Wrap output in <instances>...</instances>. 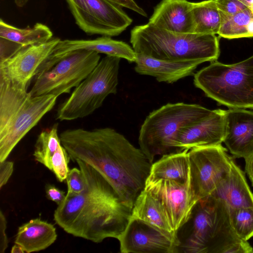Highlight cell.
Masks as SVG:
<instances>
[{
	"instance_id": "1",
	"label": "cell",
	"mask_w": 253,
	"mask_h": 253,
	"mask_svg": "<svg viewBox=\"0 0 253 253\" xmlns=\"http://www.w3.org/2000/svg\"><path fill=\"white\" fill-rule=\"evenodd\" d=\"M59 136L73 162L81 160L95 169L132 209L152 164L140 148L110 127L68 129Z\"/></svg>"
},
{
	"instance_id": "2",
	"label": "cell",
	"mask_w": 253,
	"mask_h": 253,
	"mask_svg": "<svg viewBox=\"0 0 253 253\" xmlns=\"http://www.w3.org/2000/svg\"><path fill=\"white\" fill-rule=\"evenodd\" d=\"M75 162L82 171L84 189L78 194L66 195L54 211V221L67 233L94 243L118 239L132 209L95 169L81 160Z\"/></svg>"
},
{
	"instance_id": "3",
	"label": "cell",
	"mask_w": 253,
	"mask_h": 253,
	"mask_svg": "<svg viewBox=\"0 0 253 253\" xmlns=\"http://www.w3.org/2000/svg\"><path fill=\"white\" fill-rule=\"evenodd\" d=\"M177 253H252L232 227L229 208L211 195L198 200L187 221L176 232Z\"/></svg>"
},
{
	"instance_id": "4",
	"label": "cell",
	"mask_w": 253,
	"mask_h": 253,
	"mask_svg": "<svg viewBox=\"0 0 253 253\" xmlns=\"http://www.w3.org/2000/svg\"><path fill=\"white\" fill-rule=\"evenodd\" d=\"M130 42L136 53L171 62H211L220 53L215 34L173 32L149 23L135 26Z\"/></svg>"
},
{
	"instance_id": "5",
	"label": "cell",
	"mask_w": 253,
	"mask_h": 253,
	"mask_svg": "<svg viewBox=\"0 0 253 253\" xmlns=\"http://www.w3.org/2000/svg\"><path fill=\"white\" fill-rule=\"evenodd\" d=\"M57 97L33 96L27 88L0 77V162L5 161L21 140L51 111Z\"/></svg>"
},
{
	"instance_id": "6",
	"label": "cell",
	"mask_w": 253,
	"mask_h": 253,
	"mask_svg": "<svg viewBox=\"0 0 253 253\" xmlns=\"http://www.w3.org/2000/svg\"><path fill=\"white\" fill-rule=\"evenodd\" d=\"M213 111L183 102L162 106L151 112L142 124L138 137L140 149L152 164L156 156L179 152L176 141L180 132Z\"/></svg>"
},
{
	"instance_id": "7",
	"label": "cell",
	"mask_w": 253,
	"mask_h": 253,
	"mask_svg": "<svg viewBox=\"0 0 253 253\" xmlns=\"http://www.w3.org/2000/svg\"><path fill=\"white\" fill-rule=\"evenodd\" d=\"M194 84L219 104L253 109V55L232 64L211 62L194 75Z\"/></svg>"
},
{
	"instance_id": "8",
	"label": "cell",
	"mask_w": 253,
	"mask_h": 253,
	"mask_svg": "<svg viewBox=\"0 0 253 253\" xmlns=\"http://www.w3.org/2000/svg\"><path fill=\"white\" fill-rule=\"evenodd\" d=\"M121 58L106 55L58 108L56 119L72 121L87 117L100 108L105 98L116 94Z\"/></svg>"
},
{
	"instance_id": "9",
	"label": "cell",
	"mask_w": 253,
	"mask_h": 253,
	"mask_svg": "<svg viewBox=\"0 0 253 253\" xmlns=\"http://www.w3.org/2000/svg\"><path fill=\"white\" fill-rule=\"evenodd\" d=\"M100 60L99 53L84 49L70 52L52 65L41 70L32 88L33 96L46 94L57 97L69 93L92 72Z\"/></svg>"
},
{
	"instance_id": "10",
	"label": "cell",
	"mask_w": 253,
	"mask_h": 253,
	"mask_svg": "<svg viewBox=\"0 0 253 253\" xmlns=\"http://www.w3.org/2000/svg\"><path fill=\"white\" fill-rule=\"evenodd\" d=\"M79 28L88 35H119L132 20L122 7L108 0H65Z\"/></svg>"
},
{
	"instance_id": "11",
	"label": "cell",
	"mask_w": 253,
	"mask_h": 253,
	"mask_svg": "<svg viewBox=\"0 0 253 253\" xmlns=\"http://www.w3.org/2000/svg\"><path fill=\"white\" fill-rule=\"evenodd\" d=\"M227 152L221 144L189 150L190 185L196 201L211 195L229 173L233 158Z\"/></svg>"
},
{
	"instance_id": "12",
	"label": "cell",
	"mask_w": 253,
	"mask_h": 253,
	"mask_svg": "<svg viewBox=\"0 0 253 253\" xmlns=\"http://www.w3.org/2000/svg\"><path fill=\"white\" fill-rule=\"evenodd\" d=\"M117 239L122 253H177L176 235L134 217H130Z\"/></svg>"
},
{
	"instance_id": "13",
	"label": "cell",
	"mask_w": 253,
	"mask_h": 253,
	"mask_svg": "<svg viewBox=\"0 0 253 253\" xmlns=\"http://www.w3.org/2000/svg\"><path fill=\"white\" fill-rule=\"evenodd\" d=\"M53 37L42 43L24 47L10 57L0 61V77L19 87L28 88L31 80L60 41Z\"/></svg>"
},
{
	"instance_id": "14",
	"label": "cell",
	"mask_w": 253,
	"mask_h": 253,
	"mask_svg": "<svg viewBox=\"0 0 253 253\" xmlns=\"http://www.w3.org/2000/svg\"><path fill=\"white\" fill-rule=\"evenodd\" d=\"M144 189L160 200L176 232L188 220L197 202L190 179L181 183L171 180L147 179Z\"/></svg>"
},
{
	"instance_id": "15",
	"label": "cell",
	"mask_w": 253,
	"mask_h": 253,
	"mask_svg": "<svg viewBox=\"0 0 253 253\" xmlns=\"http://www.w3.org/2000/svg\"><path fill=\"white\" fill-rule=\"evenodd\" d=\"M81 49L125 59L129 62H135L136 60V53L128 44L113 40L110 37L102 36L93 40H60L42 67H49L66 54Z\"/></svg>"
},
{
	"instance_id": "16",
	"label": "cell",
	"mask_w": 253,
	"mask_h": 253,
	"mask_svg": "<svg viewBox=\"0 0 253 253\" xmlns=\"http://www.w3.org/2000/svg\"><path fill=\"white\" fill-rule=\"evenodd\" d=\"M225 121L223 142L233 158H246L253 152V111L229 108Z\"/></svg>"
},
{
	"instance_id": "17",
	"label": "cell",
	"mask_w": 253,
	"mask_h": 253,
	"mask_svg": "<svg viewBox=\"0 0 253 253\" xmlns=\"http://www.w3.org/2000/svg\"><path fill=\"white\" fill-rule=\"evenodd\" d=\"M225 110H214L206 118L183 129L176 141L179 152L221 144L225 135Z\"/></svg>"
},
{
	"instance_id": "18",
	"label": "cell",
	"mask_w": 253,
	"mask_h": 253,
	"mask_svg": "<svg viewBox=\"0 0 253 253\" xmlns=\"http://www.w3.org/2000/svg\"><path fill=\"white\" fill-rule=\"evenodd\" d=\"M148 23L171 32L193 33L192 2L187 0H162L154 8Z\"/></svg>"
},
{
	"instance_id": "19",
	"label": "cell",
	"mask_w": 253,
	"mask_h": 253,
	"mask_svg": "<svg viewBox=\"0 0 253 253\" xmlns=\"http://www.w3.org/2000/svg\"><path fill=\"white\" fill-rule=\"evenodd\" d=\"M211 195L223 201L229 209L253 208V193L247 183L244 172L234 160L229 173Z\"/></svg>"
},
{
	"instance_id": "20",
	"label": "cell",
	"mask_w": 253,
	"mask_h": 253,
	"mask_svg": "<svg viewBox=\"0 0 253 253\" xmlns=\"http://www.w3.org/2000/svg\"><path fill=\"white\" fill-rule=\"evenodd\" d=\"M135 72L155 77L159 82L171 84L191 76L201 63L197 62H171L136 53Z\"/></svg>"
},
{
	"instance_id": "21",
	"label": "cell",
	"mask_w": 253,
	"mask_h": 253,
	"mask_svg": "<svg viewBox=\"0 0 253 253\" xmlns=\"http://www.w3.org/2000/svg\"><path fill=\"white\" fill-rule=\"evenodd\" d=\"M57 237L53 224L37 218L19 227L14 243L30 253L45 250L56 241Z\"/></svg>"
},
{
	"instance_id": "22",
	"label": "cell",
	"mask_w": 253,
	"mask_h": 253,
	"mask_svg": "<svg viewBox=\"0 0 253 253\" xmlns=\"http://www.w3.org/2000/svg\"><path fill=\"white\" fill-rule=\"evenodd\" d=\"M131 217L144 220L168 233L176 235L160 200L145 189L137 197Z\"/></svg>"
},
{
	"instance_id": "23",
	"label": "cell",
	"mask_w": 253,
	"mask_h": 253,
	"mask_svg": "<svg viewBox=\"0 0 253 253\" xmlns=\"http://www.w3.org/2000/svg\"><path fill=\"white\" fill-rule=\"evenodd\" d=\"M188 150L162 156L152 163L147 179H166L185 183L190 179V165Z\"/></svg>"
},
{
	"instance_id": "24",
	"label": "cell",
	"mask_w": 253,
	"mask_h": 253,
	"mask_svg": "<svg viewBox=\"0 0 253 253\" xmlns=\"http://www.w3.org/2000/svg\"><path fill=\"white\" fill-rule=\"evenodd\" d=\"M0 37L17 42L24 47L45 42L53 38L46 25L37 23L33 27L19 28L0 20Z\"/></svg>"
},
{
	"instance_id": "25",
	"label": "cell",
	"mask_w": 253,
	"mask_h": 253,
	"mask_svg": "<svg viewBox=\"0 0 253 253\" xmlns=\"http://www.w3.org/2000/svg\"><path fill=\"white\" fill-rule=\"evenodd\" d=\"M194 23L193 33L217 34L220 26V16L216 0L192 2Z\"/></svg>"
},
{
	"instance_id": "26",
	"label": "cell",
	"mask_w": 253,
	"mask_h": 253,
	"mask_svg": "<svg viewBox=\"0 0 253 253\" xmlns=\"http://www.w3.org/2000/svg\"><path fill=\"white\" fill-rule=\"evenodd\" d=\"M220 16L218 35L232 39L253 37V13L249 8L234 14Z\"/></svg>"
},
{
	"instance_id": "27",
	"label": "cell",
	"mask_w": 253,
	"mask_h": 253,
	"mask_svg": "<svg viewBox=\"0 0 253 253\" xmlns=\"http://www.w3.org/2000/svg\"><path fill=\"white\" fill-rule=\"evenodd\" d=\"M61 144L57 124L43 130L38 136L35 143L33 154L35 160L50 170L51 158Z\"/></svg>"
},
{
	"instance_id": "28",
	"label": "cell",
	"mask_w": 253,
	"mask_h": 253,
	"mask_svg": "<svg viewBox=\"0 0 253 253\" xmlns=\"http://www.w3.org/2000/svg\"><path fill=\"white\" fill-rule=\"evenodd\" d=\"M232 227L237 236L248 241L253 236V208L229 209Z\"/></svg>"
},
{
	"instance_id": "29",
	"label": "cell",
	"mask_w": 253,
	"mask_h": 253,
	"mask_svg": "<svg viewBox=\"0 0 253 253\" xmlns=\"http://www.w3.org/2000/svg\"><path fill=\"white\" fill-rule=\"evenodd\" d=\"M70 156L66 149L61 144L51 158L52 171L60 182L66 180L70 171L68 167Z\"/></svg>"
},
{
	"instance_id": "30",
	"label": "cell",
	"mask_w": 253,
	"mask_h": 253,
	"mask_svg": "<svg viewBox=\"0 0 253 253\" xmlns=\"http://www.w3.org/2000/svg\"><path fill=\"white\" fill-rule=\"evenodd\" d=\"M66 180L68 187L67 195L78 194L84 189V180L80 169L74 168L70 170Z\"/></svg>"
},
{
	"instance_id": "31",
	"label": "cell",
	"mask_w": 253,
	"mask_h": 253,
	"mask_svg": "<svg viewBox=\"0 0 253 253\" xmlns=\"http://www.w3.org/2000/svg\"><path fill=\"white\" fill-rule=\"evenodd\" d=\"M220 16H228L242 11L248 7L240 0H216Z\"/></svg>"
},
{
	"instance_id": "32",
	"label": "cell",
	"mask_w": 253,
	"mask_h": 253,
	"mask_svg": "<svg viewBox=\"0 0 253 253\" xmlns=\"http://www.w3.org/2000/svg\"><path fill=\"white\" fill-rule=\"evenodd\" d=\"M23 47L17 42L0 37V61L10 57Z\"/></svg>"
},
{
	"instance_id": "33",
	"label": "cell",
	"mask_w": 253,
	"mask_h": 253,
	"mask_svg": "<svg viewBox=\"0 0 253 253\" xmlns=\"http://www.w3.org/2000/svg\"><path fill=\"white\" fill-rule=\"evenodd\" d=\"M45 193L47 198L56 203L57 205H60L66 197L64 191L52 184H48L45 186Z\"/></svg>"
},
{
	"instance_id": "34",
	"label": "cell",
	"mask_w": 253,
	"mask_h": 253,
	"mask_svg": "<svg viewBox=\"0 0 253 253\" xmlns=\"http://www.w3.org/2000/svg\"><path fill=\"white\" fill-rule=\"evenodd\" d=\"M14 163L11 161L0 162V188L8 182L13 171Z\"/></svg>"
},
{
	"instance_id": "35",
	"label": "cell",
	"mask_w": 253,
	"mask_h": 253,
	"mask_svg": "<svg viewBox=\"0 0 253 253\" xmlns=\"http://www.w3.org/2000/svg\"><path fill=\"white\" fill-rule=\"evenodd\" d=\"M7 221L2 211H0V253H4L8 247V239L6 234Z\"/></svg>"
},
{
	"instance_id": "36",
	"label": "cell",
	"mask_w": 253,
	"mask_h": 253,
	"mask_svg": "<svg viewBox=\"0 0 253 253\" xmlns=\"http://www.w3.org/2000/svg\"><path fill=\"white\" fill-rule=\"evenodd\" d=\"M122 7L128 8L140 15L147 17L146 12L134 0H108Z\"/></svg>"
},
{
	"instance_id": "37",
	"label": "cell",
	"mask_w": 253,
	"mask_h": 253,
	"mask_svg": "<svg viewBox=\"0 0 253 253\" xmlns=\"http://www.w3.org/2000/svg\"><path fill=\"white\" fill-rule=\"evenodd\" d=\"M244 159L245 161V171L253 186V152Z\"/></svg>"
},
{
	"instance_id": "38",
	"label": "cell",
	"mask_w": 253,
	"mask_h": 253,
	"mask_svg": "<svg viewBox=\"0 0 253 253\" xmlns=\"http://www.w3.org/2000/svg\"><path fill=\"white\" fill-rule=\"evenodd\" d=\"M25 252L23 248L17 244H15V245L12 247L11 250V253H24Z\"/></svg>"
},
{
	"instance_id": "39",
	"label": "cell",
	"mask_w": 253,
	"mask_h": 253,
	"mask_svg": "<svg viewBox=\"0 0 253 253\" xmlns=\"http://www.w3.org/2000/svg\"><path fill=\"white\" fill-rule=\"evenodd\" d=\"M30 0H14L16 5L19 7H23L27 4Z\"/></svg>"
}]
</instances>
